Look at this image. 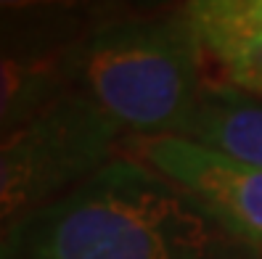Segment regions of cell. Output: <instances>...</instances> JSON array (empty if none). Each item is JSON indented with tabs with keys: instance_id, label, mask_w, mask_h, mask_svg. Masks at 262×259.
<instances>
[{
	"instance_id": "1",
	"label": "cell",
	"mask_w": 262,
	"mask_h": 259,
	"mask_svg": "<svg viewBox=\"0 0 262 259\" xmlns=\"http://www.w3.org/2000/svg\"><path fill=\"white\" fill-rule=\"evenodd\" d=\"M0 259H259L125 154L0 238Z\"/></svg>"
},
{
	"instance_id": "2",
	"label": "cell",
	"mask_w": 262,
	"mask_h": 259,
	"mask_svg": "<svg viewBox=\"0 0 262 259\" xmlns=\"http://www.w3.org/2000/svg\"><path fill=\"white\" fill-rule=\"evenodd\" d=\"M204 53L180 8H112L88 35L74 90L122 130V138H183L207 77Z\"/></svg>"
},
{
	"instance_id": "5",
	"label": "cell",
	"mask_w": 262,
	"mask_h": 259,
	"mask_svg": "<svg viewBox=\"0 0 262 259\" xmlns=\"http://www.w3.org/2000/svg\"><path fill=\"white\" fill-rule=\"evenodd\" d=\"M125 156L151 167L262 259V170L186 138H122Z\"/></svg>"
},
{
	"instance_id": "4",
	"label": "cell",
	"mask_w": 262,
	"mask_h": 259,
	"mask_svg": "<svg viewBox=\"0 0 262 259\" xmlns=\"http://www.w3.org/2000/svg\"><path fill=\"white\" fill-rule=\"evenodd\" d=\"M112 8L0 3V138L72 93L82 45Z\"/></svg>"
},
{
	"instance_id": "6",
	"label": "cell",
	"mask_w": 262,
	"mask_h": 259,
	"mask_svg": "<svg viewBox=\"0 0 262 259\" xmlns=\"http://www.w3.org/2000/svg\"><path fill=\"white\" fill-rule=\"evenodd\" d=\"M214 82L262 101V0L183 3Z\"/></svg>"
},
{
	"instance_id": "7",
	"label": "cell",
	"mask_w": 262,
	"mask_h": 259,
	"mask_svg": "<svg viewBox=\"0 0 262 259\" xmlns=\"http://www.w3.org/2000/svg\"><path fill=\"white\" fill-rule=\"evenodd\" d=\"M183 138L262 170V101L209 80Z\"/></svg>"
},
{
	"instance_id": "3",
	"label": "cell",
	"mask_w": 262,
	"mask_h": 259,
	"mask_svg": "<svg viewBox=\"0 0 262 259\" xmlns=\"http://www.w3.org/2000/svg\"><path fill=\"white\" fill-rule=\"evenodd\" d=\"M122 130L82 93H67L0 138V238L109 164Z\"/></svg>"
}]
</instances>
